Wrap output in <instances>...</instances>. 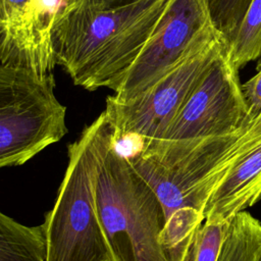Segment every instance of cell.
Listing matches in <instances>:
<instances>
[{"mask_svg":"<svg viewBox=\"0 0 261 261\" xmlns=\"http://www.w3.org/2000/svg\"><path fill=\"white\" fill-rule=\"evenodd\" d=\"M170 0H138L101 8L73 0L59 12L52 32L57 65L75 86L116 92L155 32Z\"/></svg>","mask_w":261,"mask_h":261,"instance_id":"cell-1","label":"cell"},{"mask_svg":"<svg viewBox=\"0 0 261 261\" xmlns=\"http://www.w3.org/2000/svg\"><path fill=\"white\" fill-rule=\"evenodd\" d=\"M260 142L261 108H250L231 133L127 156L156 194L166 218L184 206L203 212L211 194Z\"/></svg>","mask_w":261,"mask_h":261,"instance_id":"cell-2","label":"cell"},{"mask_svg":"<svg viewBox=\"0 0 261 261\" xmlns=\"http://www.w3.org/2000/svg\"><path fill=\"white\" fill-rule=\"evenodd\" d=\"M114 142V128L104 110L67 146L66 170L42 223L46 261H111L97 215L95 179Z\"/></svg>","mask_w":261,"mask_h":261,"instance_id":"cell-3","label":"cell"},{"mask_svg":"<svg viewBox=\"0 0 261 261\" xmlns=\"http://www.w3.org/2000/svg\"><path fill=\"white\" fill-rule=\"evenodd\" d=\"M95 201L111 261H169L160 244L162 206L115 142L97 170Z\"/></svg>","mask_w":261,"mask_h":261,"instance_id":"cell-4","label":"cell"},{"mask_svg":"<svg viewBox=\"0 0 261 261\" xmlns=\"http://www.w3.org/2000/svg\"><path fill=\"white\" fill-rule=\"evenodd\" d=\"M54 74L0 62V169L22 165L67 133Z\"/></svg>","mask_w":261,"mask_h":261,"instance_id":"cell-5","label":"cell"},{"mask_svg":"<svg viewBox=\"0 0 261 261\" xmlns=\"http://www.w3.org/2000/svg\"><path fill=\"white\" fill-rule=\"evenodd\" d=\"M226 46L220 34L210 24L186 54L141 94L126 102H116L108 96L105 112L113 125L115 143L126 139L136 141L140 144L138 151L156 144Z\"/></svg>","mask_w":261,"mask_h":261,"instance_id":"cell-6","label":"cell"},{"mask_svg":"<svg viewBox=\"0 0 261 261\" xmlns=\"http://www.w3.org/2000/svg\"><path fill=\"white\" fill-rule=\"evenodd\" d=\"M249 112L239 68L226 46L178 109L161 139L138 152H150L231 133L242 125Z\"/></svg>","mask_w":261,"mask_h":261,"instance_id":"cell-7","label":"cell"},{"mask_svg":"<svg viewBox=\"0 0 261 261\" xmlns=\"http://www.w3.org/2000/svg\"><path fill=\"white\" fill-rule=\"evenodd\" d=\"M210 24L206 0H170L150 40L117 91L109 97L126 102L148 89L186 54Z\"/></svg>","mask_w":261,"mask_h":261,"instance_id":"cell-8","label":"cell"},{"mask_svg":"<svg viewBox=\"0 0 261 261\" xmlns=\"http://www.w3.org/2000/svg\"><path fill=\"white\" fill-rule=\"evenodd\" d=\"M53 28L38 0H0V62L54 74Z\"/></svg>","mask_w":261,"mask_h":261,"instance_id":"cell-9","label":"cell"},{"mask_svg":"<svg viewBox=\"0 0 261 261\" xmlns=\"http://www.w3.org/2000/svg\"><path fill=\"white\" fill-rule=\"evenodd\" d=\"M261 200V142L230 170L207 200L206 223H227Z\"/></svg>","mask_w":261,"mask_h":261,"instance_id":"cell-10","label":"cell"},{"mask_svg":"<svg viewBox=\"0 0 261 261\" xmlns=\"http://www.w3.org/2000/svg\"><path fill=\"white\" fill-rule=\"evenodd\" d=\"M0 261H46L42 224H22L0 210Z\"/></svg>","mask_w":261,"mask_h":261,"instance_id":"cell-11","label":"cell"},{"mask_svg":"<svg viewBox=\"0 0 261 261\" xmlns=\"http://www.w3.org/2000/svg\"><path fill=\"white\" fill-rule=\"evenodd\" d=\"M217 261H261V221L248 211L227 223Z\"/></svg>","mask_w":261,"mask_h":261,"instance_id":"cell-12","label":"cell"},{"mask_svg":"<svg viewBox=\"0 0 261 261\" xmlns=\"http://www.w3.org/2000/svg\"><path fill=\"white\" fill-rule=\"evenodd\" d=\"M204 220V213L192 206L180 207L165 218L160 244L169 261L184 260Z\"/></svg>","mask_w":261,"mask_h":261,"instance_id":"cell-13","label":"cell"},{"mask_svg":"<svg viewBox=\"0 0 261 261\" xmlns=\"http://www.w3.org/2000/svg\"><path fill=\"white\" fill-rule=\"evenodd\" d=\"M227 48L239 69L261 57V0H251L233 41Z\"/></svg>","mask_w":261,"mask_h":261,"instance_id":"cell-14","label":"cell"},{"mask_svg":"<svg viewBox=\"0 0 261 261\" xmlns=\"http://www.w3.org/2000/svg\"><path fill=\"white\" fill-rule=\"evenodd\" d=\"M251 0H206L209 19L227 47L244 18Z\"/></svg>","mask_w":261,"mask_h":261,"instance_id":"cell-15","label":"cell"},{"mask_svg":"<svg viewBox=\"0 0 261 261\" xmlns=\"http://www.w3.org/2000/svg\"><path fill=\"white\" fill-rule=\"evenodd\" d=\"M227 223L204 222L198 229L182 261H217Z\"/></svg>","mask_w":261,"mask_h":261,"instance_id":"cell-16","label":"cell"},{"mask_svg":"<svg viewBox=\"0 0 261 261\" xmlns=\"http://www.w3.org/2000/svg\"><path fill=\"white\" fill-rule=\"evenodd\" d=\"M242 89L251 109L257 110L261 108V61L257 65L255 75L242 84Z\"/></svg>","mask_w":261,"mask_h":261,"instance_id":"cell-17","label":"cell"},{"mask_svg":"<svg viewBox=\"0 0 261 261\" xmlns=\"http://www.w3.org/2000/svg\"><path fill=\"white\" fill-rule=\"evenodd\" d=\"M92 4L101 8H116L138 0H89Z\"/></svg>","mask_w":261,"mask_h":261,"instance_id":"cell-18","label":"cell"}]
</instances>
